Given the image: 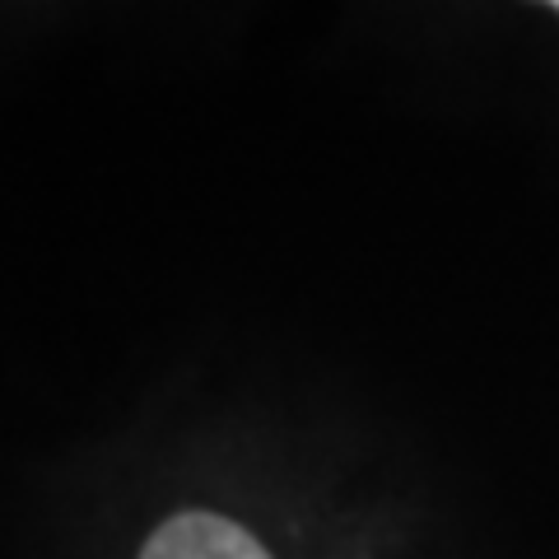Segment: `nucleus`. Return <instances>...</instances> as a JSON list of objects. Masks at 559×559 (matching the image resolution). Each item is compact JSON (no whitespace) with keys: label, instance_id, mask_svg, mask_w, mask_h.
Wrapping results in <instances>:
<instances>
[{"label":"nucleus","instance_id":"f257e3e1","mask_svg":"<svg viewBox=\"0 0 559 559\" xmlns=\"http://www.w3.org/2000/svg\"><path fill=\"white\" fill-rule=\"evenodd\" d=\"M140 559H271V550L234 518L187 509L154 527Z\"/></svg>","mask_w":559,"mask_h":559},{"label":"nucleus","instance_id":"f03ea898","mask_svg":"<svg viewBox=\"0 0 559 559\" xmlns=\"http://www.w3.org/2000/svg\"><path fill=\"white\" fill-rule=\"evenodd\" d=\"M555 10H559V5H555Z\"/></svg>","mask_w":559,"mask_h":559}]
</instances>
